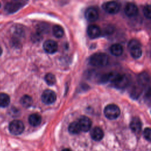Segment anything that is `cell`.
I'll return each instance as SVG.
<instances>
[{
  "instance_id": "cell-1",
  "label": "cell",
  "mask_w": 151,
  "mask_h": 151,
  "mask_svg": "<svg viewBox=\"0 0 151 151\" xmlns=\"http://www.w3.org/2000/svg\"><path fill=\"white\" fill-rule=\"evenodd\" d=\"M89 64L95 67H104L108 64V55L103 52H97L90 56Z\"/></svg>"
},
{
  "instance_id": "cell-2",
  "label": "cell",
  "mask_w": 151,
  "mask_h": 151,
  "mask_svg": "<svg viewBox=\"0 0 151 151\" xmlns=\"http://www.w3.org/2000/svg\"><path fill=\"white\" fill-rule=\"evenodd\" d=\"M127 47L133 58L137 59L140 57L142 54L141 44L137 40L135 39L130 40L128 44Z\"/></svg>"
},
{
  "instance_id": "cell-3",
  "label": "cell",
  "mask_w": 151,
  "mask_h": 151,
  "mask_svg": "<svg viewBox=\"0 0 151 151\" xmlns=\"http://www.w3.org/2000/svg\"><path fill=\"white\" fill-rule=\"evenodd\" d=\"M120 113V110L119 107L114 104H110L106 106L104 110L105 116L110 119L113 120L117 119Z\"/></svg>"
},
{
  "instance_id": "cell-4",
  "label": "cell",
  "mask_w": 151,
  "mask_h": 151,
  "mask_svg": "<svg viewBox=\"0 0 151 151\" xmlns=\"http://www.w3.org/2000/svg\"><path fill=\"white\" fill-rule=\"evenodd\" d=\"M8 129L11 134L14 135H19L23 132L24 130V125L21 120H14L10 122Z\"/></svg>"
},
{
  "instance_id": "cell-5",
  "label": "cell",
  "mask_w": 151,
  "mask_h": 151,
  "mask_svg": "<svg viewBox=\"0 0 151 151\" xmlns=\"http://www.w3.org/2000/svg\"><path fill=\"white\" fill-rule=\"evenodd\" d=\"M23 5H24V2L16 1H11L6 4L4 10L7 14H13L18 11Z\"/></svg>"
},
{
  "instance_id": "cell-6",
  "label": "cell",
  "mask_w": 151,
  "mask_h": 151,
  "mask_svg": "<svg viewBox=\"0 0 151 151\" xmlns=\"http://www.w3.org/2000/svg\"><path fill=\"white\" fill-rule=\"evenodd\" d=\"M57 96L54 91L51 90H45L42 94V101L46 104H51L55 102Z\"/></svg>"
},
{
  "instance_id": "cell-7",
  "label": "cell",
  "mask_w": 151,
  "mask_h": 151,
  "mask_svg": "<svg viewBox=\"0 0 151 151\" xmlns=\"http://www.w3.org/2000/svg\"><path fill=\"white\" fill-rule=\"evenodd\" d=\"M103 9L110 14H115L119 11L120 5L115 1H109L103 5Z\"/></svg>"
},
{
  "instance_id": "cell-8",
  "label": "cell",
  "mask_w": 151,
  "mask_h": 151,
  "mask_svg": "<svg viewBox=\"0 0 151 151\" xmlns=\"http://www.w3.org/2000/svg\"><path fill=\"white\" fill-rule=\"evenodd\" d=\"M77 123L80 126L81 131L83 132H88L91 126V122L90 119L86 116H81Z\"/></svg>"
},
{
  "instance_id": "cell-9",
  "label": "cell",
  "mask_w": 151,
  "mask_h": 151,
  "mask_svg": "<svg viewBox=\"0 0 151 151\" xmlns=\"http://www.w3.org/2000/svg\"><path fill=\"white\" fill-rule=\"evenodd\" d=\"M43 48L46 52L53 54L57 51L58 45L55 41L48 40L44 42L43 44Z\"/></svg>"
},
{
  "instance_id": "cell-10",
  "label": "cell",
  "mask_w": 151,
  "mask_h": 151,
  "mask_svg": "<svg viewBox=\"0 0 151 151\" xmlns=\"http://www.w3.org/2000/svg\"><path fill=\"white\" fill-rule=\"evenodd\" d=\"M85 17L90 22H94L99 18V13L94 7L88 8L85 12Z\"/></svg>"
},
{
  "instance_id": "cell-11",
  "label": "cell",
  "mask_w": 151,
  "mask_h": 151,
  "mask_svg": "<svg viewBox=\"0 0 151 151\" xmlns=\"http://www.w3.org/2000/svg\"><path fill=\"white\" fill-rule=\"evenodd\" d=\"M87 32L88 36L91 39H94L99 37L101 34L100 28L97 25L94 24L88 26Z\"/></svg>"
},
{
  "instance_id": "cell-12",
  "label": "cell",
  "mask_w": 151,
  "mask_h": 151,
  "mask_svg": "<svg viewBox=\"0 0 151 151\" xmlns=\"http://www.w3.org/2000/svg\"><path fill=\"white\" fill-rule=\"evenodd\" d=\"M124 12L127 16L133 17L137 15L138 9L135 4L133 3H128L124 8Z\"/></svg>"
},
{
  "instance_id": "cell-13",
  "label": "cell",
  "mask_w": 151,
  "mask_h": 151,
  "mask_svg": "<svg viewBox=\"0 0 151 151\" xmlns=\"http://www.w3.org/2000/svg\"><path fill=\"white\" fill-rule=\"evenodd\" d=\"M90 136L94 140L100 141L103 139L104 136V133L100 127H95L91 130L90 132Z\"/></svg>"
},
{
  "instance_id": "cell-14",
  "label": "cell",
  "mask_w": 151,
  "mask_h": 151,
  "mask_svg": "<svg viewBox=\"0 0 151 151\" xmlns=\"http://www.w3.org/2000/svg\"><path fill=\"white\" fill-rule=\"evenodd\" d=\"M130 127L132 131L135 133H139L142 129V123L139 118H133L130 123Z\"/></svg>"
},
{
  "instance_id": "cell-15",
  "label": "cell",
  "mask_w": 151,
  "mask_h": 151,
  "mask_svg": "<svg viewBox=\"0 0 151 151\" xmlns=\"http://www.w3.org/2000/svg\"><path fill=\"white\" fill-rule=\"evenodd\" d=\"M29 123L32 126H37L41 122V117L38 113H33L28 117Z\"/></svg>"
},
{
  "instance_id": "cell-16",
  "label": "cell",
  "mask_w": 151,
  "mask_h": 151,
  "mask_svg": "<svg viewBox=\"0 0 151 151\" xmlns=\"http://www.w3.org/2000/svg\"><path fill=\"white\" fill-rule=\"evenodd\" d=\"M110 52L114 56H119L123 53V47L119 44H114L110 47Z\"/></svg>"
},
{
  "instance_id": "cell-17",
  "label": "cell",
  "mask_w": 151,
  "mask_h": 151,
  "mask_svg": "<svg viewBox=\"0 0 151 151\" xmlns=\"http://www.w3.org/2000/svg\"><path fill=\"white\" fill-rule=\"evenodd\" d=\"M10 103L9 96L4 93H0V107H6Z\"/></svg>"
},
{
  "instance_id": "cell-18",
  "label": "cell",
  "mask_w": 151,
  "mask_h": 151,
  "mask_svg": "<svg viewBox=\"0 0 151 151\" xmlns=\"http://www.w3.org/2000/svg\"><path fill=\"white\" fill-rule=\"evenodd\" d=\"M20 103L24 107H29L32 104V99L29 96L24 95L21 98Z\"/></svg>"
},
{
  "instance_id": "cell-19",
  "label": "cell",
  "mask_w": 151,
  "mask_h": 151,
  "mask_svg": "<svg viewBox=\"0 0 151 151\" xmlns=\"http://www.w3.org/2000/svg\"><path fill=\"white\" fill-rule=\"evenodd\" d=\"M81 130L77 122H72L68 126V132L73 134H77L80 132Z\"/></svg>"
},
{
  "instance_id": "cell-20",
  "label": "cell",
  "mask_w": 151,
  "mask_h": 151,
  "mask_svg": "<svg viewBox=\"0 0 151 151\" xmlns=\"http://www.w3.org/2000/svg\"><path fill=\"white\" fill-rule=\"evenodd\" d=\"M52 32L55 37L61 38L64 35V29L60 25H55L52 28Z\"/></svg>"
},
{
  "instance_id": "cell-21",
  "label": "cell",
  "mask_w": 151,
  "mask_h": 151,
  "mask_svg": "<svg viewBox=\"0 0 151 151\" xmlns=\"http://www.w3.org/2000/svg\"><path fill=\"white\" fill-rule=\"evenodd\" d=\"M149 78L147 74L146 73H143L139 76L138 81L139 84L142 87V86H146L147 84L149 83Z\"/></svg>"
},
{
  "instance_id": "cell-22",
  "label": "cell",
  "mask_w": 151,
  "mask_h": 151,
  "mask_svg": "<svg viewBox=\"0 0 151 151\" xmlns=\"http://www.w3.org/2000/svg\"><path fill=\"white\" fill-rule=\"evenodd\" d=\"M45 81L49 86H52L55 83L56 80L54 74L51 73H48L45 76Z\"/></svg>"
},
{
  "instance_id": "cell-23",
  "label": "cell",
  "mask_w": 151,
  "mask_h": 151,
  "mask_svg": "<svg viewBox=\"0 0 151 151\" xmlns=\"http://www.w3.org/2000/svg\"><path fill=\"white\" fill-rule=\"evenodd\" d=\"M143 14L145 17L147 19L151 18V6L150 5H146L143 8Z\"/></svg>"
},
{
  "instance_id": "cell-24",
  "label": "cell",
  "mask_w": 151,
  "mask_h": 151,
  "mask_svg": "<svg viewBox=\"0 0 151 151\" xmlns=\"http://www.w3.org/2000/svg\"><path fill=\"white\" fill-rule=\"evenodd\" d=\"M143 136L145 139L148 141L150 140L151 138V130L149 127L146 128L143 131Z\"/></svg>"
},
{
  "instance_id": "cell-25",
  "label": "cell",
  "mask_w": 151,
  "mask_h": 151,
  "mask_svg": "<svg viewBox=\"0 0 151 151\" xmlns=\"http://www.w3.org/2000/svg\"><path fill=\"white\" fill-rule=\"evenodd\" d=\"M62 151H71V150H70V149H63Z\"/></svg>"
},
{
  "instance_id": "cell-26",
  "label": "cell",
  "mask_w": 151,
  "mask_h": 151,
  "mask_svg": "<svg viewBox=\"0 0 151 151\" xmlns=\"http://www.w3.org/2000/svg\"><path fill=\"white\" fill-rule=\"evenodd\" d=\"M2 53V48H1V47H0V56L1 55Z\"/></svg>"
},
{
  "instance_id": "cell-27",
  "label": "cell",
  "mask_w": 151,
  "mask_h": 151,
  "mask_svg": "<svg viewBox=\"0 0 151 151\" xmlns=\"http://www.w3.org/2000/svg\"><path fill=\"white\" fill-rule=\"evenodd\" d=\"M0 7H1V4H0Z\"/></svg>"
}]
</instances>
